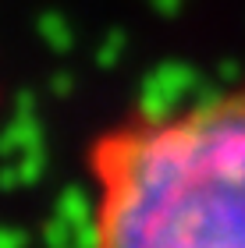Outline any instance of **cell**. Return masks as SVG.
Segmentation results:
<instances>
[{"label": "cell", "mask_w": 245, "mask_h": 248, "mask_svg": "<svg viewBox=\"0 0 245 248\" xmlns=\"http://www.w3.org/2000/svg\"><path fill=\"white\" fill-rule=\"evenodd\" d=\"M93 248H245V85L93 145Z\"/></svg>", "instance_id": "cell-1"}]
</instances>
